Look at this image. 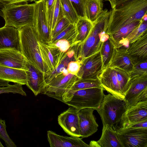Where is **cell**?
Returning <instances> with one entry per match:
<instances>
[{
	"mask_svg": "<svg viewBox=\"0 0 147 147\" xmlns=\"http://www.w3.org/2000/svg\"><path fill=\"white\" fill-rule=\"evenodd\" d=\"M147 13V0H125L110 11L106 33L110 35L125 25L142 20Z\"/></svg>",
	"mask_w": 147,
	"mask_h": 147,
	"instance_id": "6da1fadb",
	"label": "cell"
},
{
	"mask_svg": "<svg viewBox=\"0 0 147 147\" xmlns=\"http://www.w3.org/2000/svg\"><path fill=\"white\" fill-rule=\"evenodd\" d=\"M110 11L103 10L101 15L93 23V27L88 36L82 43L71 47L74 52L76 60L81 62L85 58L99 51L103 42L101 36L106 32L108 26Z\"/></svg>",
	"mask_w": 147,
	"mask_h": 147,
	"instance_id": "7a4b0ae2",
	"label": "cell"
},
{
	"mask_svg": "<svg viewBox=\"0 0 147 147\" xmlns=\"http://www.w3.org/2000/svg\"><path fill=\"white\" fill-rule=\"evenodd\" d=\"M20 52L27 61L46 76L50 73L41 55L38 42L40 40L36 28L25 26L19 30Z\"/></svg>",
	"mask_w": 147,
	"mask_h": 147,
	"instance_id": "3957f363",
	"label": "cell"
},
{
	"mask_svg": "<svg viewBox=\"0 0 147 147\" xmlns=\"http://www.w3.org/2000/svg\"><path fill=\"white\" fill-rule=\"evenodd\" d=\"M5 26L18 30L26 26L35 27V3L20 2L4 5L1 9Z\"/></svg>",
	"mask_w": 147,
	"mask_h": 147,
	"instance_id": "277c9868",
	"label": "cell"
},
{
	"mask_svg": "<svg viewBox=\"0 0 147 147\" xmlns=\"http://www.w3.org/2000/svg\"><path fill=\"white\" fill-rule=\"evenodd\" d=\"M104 90L124 100L130 83L129 73L115 67H109L98 78Z\"/></svg>",
	"mask_w": 147,
	"mask_h": 147,
	"instance_id": "5b68a950",
	"label": "cell"
},
{
	"mask_svg": "<svg viewBox=\"0 0 147 147\" xmlns=\"http://www.w3.org/2000/svg\"><path fill=\"white\" fill-rule=\"evenodd\" d=\"M128 108L126 102L111 94L104 95L102 101L96 110L99 115L103 126H108L116 131Z\"/></svg>",
	"mask_w": 147,
	"mask_h": 147,
	"instance_id": "8992f818",
	"label": "cell"
},
{
	"mask_svg": "<svg viewBox=\"0 0 147 147\" xmlns=\"http://www.w3.org/2000/svg\"><path fill=\"white\" fill-rule=\"evenodd\" d=\"M104 90L102 87L79 90L69 95L64 103L78 111L88 108L96 110L103 100Z\"/></svg>",
	"mask_w": 147,
	"mask_h": 147,
	"instance_id": "52a82bcc",
	"label": "cell"
},
{
	"mask_svg": "<svg viewBox=\"0 0 147 147\" xmlns=\"http://www.w3.org/2000/svg\"><path fill=\"white\" fill-rule=\"evenodd\" d=\"M79 79L71 74H61L46 84L42 93L63 102V96Z\"/></svg>",
	"mask_w": 147,
	"mask_h": 147,
	"instance_id": "ba28073f",
	"label": "cell"
},
{
	"mask_svg": "<svg viewBox=\"0 0 147 147\" xmlns=\"http://www.w3.org/2000/svg\"><path fill=\"white\" fill-rule=\"evenodd\" d=\"M124 100L128 108L139 101L147 100V74L130 80Z\"/></svg>",
	"mask_w": 147,
	"mask_h": 147,
	"instance_id": "9c48e42d",
	"label": "cell"
},
{
	"mask_svg": "<svg viewBox=\"0 0 147 147\" xmlns=\"http://www.w3.org/2000/svg\"><path fill=\"white\" fill-rule=\"evenodd\" d=\"M116 132L123 147H147V128L121 127Z\"/></svg>",
	"mask_w": 147,
	"mask_h": 147,
	"instance_id": "30bf717a",
	"label": "cell"
},
{
	"mask_svg": "<svg viewBox=\"0 0 147 147\" xmlns=\"http://www.w3.org/2000/svg\"><path fill=\"white\" fill-rule=\"evenodd\" d=\"M35 27L40 41L49 44L51 41V34L47 16L45 5L43 0L35 1Z\"/></svg>",
	"mask_w": 147,
	"mask_h": 147,
	"instance_id": "8fae6325",
	"label": "cell"
},
{
	"mask_svg": "<svg viewBox=\"0 0 147 147\" xmlns=\"http://www.w3.org/2000/svg\"><path fill=\"white\" fill-rule=\"evenodd\" d=\"M103 71L100 51L84 59L77 76L79 79L98 78Z\"/></svg>",
	"mask_w": 147,
	"mask_h": 147,
	"instance_id": "7c38bea8",
	"label": "cell"
},
{
	"mask_svg": "<svg viewBox=\"0 0 147 147\" xmlns=\"http://www.w3.org/2000/svg\"><path fill=\"white\" fill-rule=\"evenodd\" d=\"M78 111L70 106L58 116L57 120L59 124L67 134L80 137Z\"/></svg>",
	"mask_w": 147,
	"mask_h": 147,
	"instance_id": "4fadbf2b",
	"label": "cell"
},
{
	"mask_svg": "<svg viewBox=\"0 0 147 147\" xmlns=\"http://www.w3.org/2000/svg\"><path fill=\"white\" fill-rule=\"evenodd\" d=\"M147 120V100L138 102L129 107L121 121V127Z\"/></svg>",
	"mask_w": 147,
	"mask_h": 147,
	"instance_id": "5bb4252c",
	"label": "cell"
},
{
	"mask_svg": "<svg viewBox=\"0 0 147 147\" xmlns=\"http://www.w3.org/2000/svg\"><path fill=\"white\" fill-rule=\"evenodd\" d=\"M92 108H85L78 111L80 137L87 138L98 130V125L93 113Z\"/></svg>",
	"mask_w": 147,
	"mask_h": 147,
	"instance_id": "9a60e30c",
	"label": "cell"
},
{
	"mask_svg": "<svg viewBox=\"0 0 147 147\" xmlns=\"http://www.w3.org/2000/svg\"><path fill=\"white\" fill-rule=\"evenodd\" d=\"M38 44L42 59L50 73L58 66L65 53L61 52L53 44H46L40 40Z\"/></svg>",
	"mask_w": 147,
	"mask_h": 147,
	"instance_id": "2e32d148",
	"label": "cell"
},
{
	"mask_svg": "<svg viewBox=\"0 0 147 147\" xmlns=\"http://www.w3.org/2000/svg\"><path fill=\"white\" fill-rule=\"evenodd\" d=\"M126 51L134 65L147 61V31L129 44Z\"/></svg>",
	"mask_w": 147,
	"mask_h": 147,
	"instance_id": "e0dca14e",
	"label": "cell"
},
{
	"mask_svg": "<svg viewBox=\"0 0 147 147\" xmlns=\"http://www.w3.org/2000/svg\"><path fill=\"white\" fill-rule=\"evenodd\" d=\"M28 61L20 51L8 49L0 50V64L15 69L26 71Z\"/></svg>",
	"mask_w": 147,
	"mask_h": 147,
	"instance_id": "ac0fdd59",
	"label": "cell"
},
{
	"mask_svg": "<svg viewBox=\"0 0 147 147\" xmlns=\"http://www.w3.org/2000/svg\"><path fill=\"white\" fill-rule=\"evenodd\" d=\"M10 49L20 51L19 30L5 26L0 28V50Z\"/></svg>",
	"mask_w": 147,
	"mask_h": 147,
	"instance_id": "d6986e66",
	"label": "cell"
},
{
	"mask_svg": "<svg viewBox=\"0 0 147 147\" xmlns=\"http://www.w3.org/2000/svg\"><path fill=\"white\" fill-rule=\"evenodd\" d=\"M47 134L51 147H89L80 137L60 135L50 130L47 131Z\"/></svg>",
	"mask_w": 147,
	"mask_h": 147,
	"instance_id": "ffe728a7",
	"label": "cell"
},
{
	"mask_svg": "<svg viewBox=\"0 0 147 147\" xmlns=\"http://www.w3.org/2000/svg\"><path fill=\"white\" fill-rule=\"evenodd\" d=\"M28 69L26 71L27 83L26 85L35 96L43 92L46 83L45 74L35 68L28 62Z\"/></svg>",
	"mask_w": 147,
	"mask_h": 147,
	"instance_id": "44dd1931",
	"label": "cell"
},
{
	"mask_svg": "<svg viewBox=\"0 0 147 147\" xmlns=\"http://www.w3.org/2000/svg\"><path fill=\"white\" fill-rule=\"evenodd\" d=\"M124 46L116 48L114 56L109 67H115L130 73L134 66Z\"/></svg>",
	"mask_w": 147,
	"mask_h": 147,
	"instance_id": "7402d4cb",
	"label": "cell"
},
{
	"mask_svg": "<svg viewBox=\"0 0 147 147\" xmlns=\"http://www.w3.org/2000/svg\"><path fill=\"white\" fill-rule=\"evenodd\" d=\"M0 79L9 82L26 85L27 77L26 71L13 68L0 64Z\"/></svg>",
	"mask_w": 147,
	"mask_h": 147,
	"instance_id": "603a6c76",
	"label": "cell"
},
{
	"mask_svg": "<svg viewBox=\"0 0 147 147\" xmlns=\"http://www.w3.org/2000/svg\"><path fill=\"white\" fill-rule=\"evenodd\" d=\"M97 142L99 147H123L116 131L107 126H103L101 137Z\"/></svg>",
	"mask_w": 147,
	"mask_h": 147,
	"instance_id": "cb8c5ba5",
	"label": "cell"
},
{
	"mask_svg": "<svg viewBox=\"0 0 147 147\" xmlns=\"http://www.w3.org/2000/svg\"><path fill=\"white\" fill-rule=\"evenodd\" d=\"M75 25L77 34L71 47L83 42L88 36L93 27V23L85 18H80Z\"/></svg>",
	"mask_w": 147,
	"mask_h": 147,
	"instance_id": "d4e9b609",
	"label": "cell"
},
{
	"mask_svg": "<svg viewBox=\"0 0 147 147\" xmlns=\"http://www.w3.org/2000/svg\"><path fill=\"white\" fill-rule=\"evenodd\" d=\"M142 20L134 21L127 24L109 35L114 42L116 48L121 46L127 36L140 25Z\"/></svg>",
	"mask_w": 147,
	"mask_h": 147,
	"instance_id": "484cf974",
	"label": "cell"
},
{
	"mask_svg": "<svg viewBox=\"0 0 147 147\" xmlns=\"http://www.w3.org/2000/svg\"><path fill=\"white\" fill-rule=\"evenodd\" d=\"M116 49L115 45L110 36L102 42L99 51L102 63L103 70L109 66Z\"/></svg>",
	"mask_w": 147,
	"mask_h": 147,
	"instance_id": "4316f807",
	"label": "cell"
},
{
	"mask_svg": "<svg viewBox=\"0 0 147 147\" xmlns=\"http://www.w3.org/2000/svg\"><path fill=\"white\" fill-rule=\"evenodd\" d=\"M103 3L101 0H86L85 5L86 18L92 23L103 11Z\"/></svg>",
	"mask_w": 147,
	"mask_h": 147,
	"instance_id": "83f0119b",
	"label": "cell"
},
{
	"mask_svg": "<svg viewBox=\"0 0 147 147\" xmlns=\"http://www.w3.org/2000/svg\"><path fill=\"white\" fill-rule=\"evenodd\" d=\"M75 60L74 51L71 48H70L65 53L56 67L48 75L45 76L46 84L57 75L62 73L63 69L67 68L68 64L70 61Z\"/></svg>",
	"mask_w": 147,
	"mask_h": 147,
	"instance_id": "f1b7e54d",
	"label": "cell"
},
{
	"mask_svg": "<svg viewBox=\"0 0 147 147\" xmlns=\"http://www.w3.org/2000/svg\"><path fill=\"white\" fill-rule=\"evenodd\" d=\"M101 87V84L98 78L79 79L75 83L69 90L63 96V102L64 103L68 96L75 91L81 89Z\"/></svg>",
	"mask_w": 147,
	"mask_h": 147,
	"instance_id": "f546056e",
	"label": "cell"
},
{
	"mask_svg": "<svg viewBox=\"0 0 147 147\" xmlns=\"http://www.w3.org/2000/svg\"><path fill=\"white\" fill-rule=\"evenodd\" d=\"M147 31V16L146 14L140 25L131 32L125 38L121 46L127 48L129 44L134 41L144 32Z\"/></svg>",
	"mask_w": 147,
	"mask_h": 147,
	"instance_id": "4dcf8cb0",
	"label": "cell"
},
{
	"mask_svg": "<svg viewBox=\"0 0 147 147\" xmlns=\"http://www.w3.org/2000/svg\"><path fill=\"white\" fill-rule=\"evenodd\" d=\"M60 2L64 17L71 24L75 25L79 17L71 2L69 0H60Z\"/></svg>",
	"mask_w": 147,
	"mask_h": 147,
	"instance_id": "1f68e13d",
	"label": "cell"
},
{
	"mask_svg": "<svg viewBox=\"0 0 147 147\" xmlns=\"http://www.w3.org/2000/svg\"><path fill=\"white\" fill-rule=\"evenodd\" d=\"M77 34L75 25L70 24L64 30L51 40L49 44H54L59 40L65 39L69 42L71 47L76 38Z\"/></svg>",
	"mask_w": 147,
	"mask_h": 147,
	"instance_id": "d6a6232c",
	"label": "cell"
},
{
	"mask_svg": "<svg viewBox=\"0 0 147 147\" xmlns=\"http://www.w3.org/2000/svg\"><path fill=\"white\" fill-rule=\"evenodd\" d=\"M147 74V61L136 63L134 65L129 73L130 80Z\"/></svg>",
	"mask_w": 147,
	"mask_h": 147,
	"instance_id": "836d02e7",
	"label": "cell"
},
{
	"mask_svg": "<svg viewBox=\"0 0 147 147\" xmlns=\"http://www.w3.org/2000/svg\"><path fill=\"white\" fill-rule=\"evenodd\" d=\"M22 85L15 83L13 85L9 84L7 86L0 87V94L3 93H13L18 94L26 96V93L23 90Z\"/></svg>",
	"mask_w": 147,
	"mask_h": 147,
	"instance_id": "e575fe53",
	"label": "cell"
},
{
	"mask_svg": "<svg viewBox=\"0 0 147 147\" xmlns=\"http://www.w3.org/2000/svg\"><path fill=\"white\" fill-rule=\"evenodd\" d=\"M5 120L0 119V137L5 142L7 147H16V145L10 138L6 130Z\"/></svg>",
	"mask_w": 147,
	"mask_h": 147,
	"instance_id": "d590c367",
	"label": "cell"
},
{
	"mask_svg": "<svg viewBox=\"0 0 147 147\" xmlns=\"http://www.w3.org/2000/svg\"><path fill=\"white\" fill-rule=\"evenodd\" d=\"M70 24L68 20L64 17L59 20L55 24L52 32L51 40L64 30Z\"/></svg>",
	"mask_w": 147,
	"mask_h": 147,
	"instance_id": "8d00e7d4",
	"label": "cell"
},
{
	"mask_svg": "<svg viewBox=\"0 0 147 147\" xmlns=\"http://www.w3.org/2000/svg\"><path fill=\"white\" fill-rule=\"evenodd\" d=\"M45 5L47 16L51 35L53 15L56 0H43Z\"/></svg>",
	"mask_w": 147,
	"mask_h": 147,
	"instance_id": "74e56055",
	"label": "cell"
},
{
	"mask_svg": "<svg viewBox=\"0 0 147 147\" xmlns=\"http://www.w3.org/2000/svg\"><path fill=\"white\" fill-rule=\"evenodd\" d=\"M63 17L60 0H56L53 13L51 34L57 22Z\"/></svg>",
	"mask_w": 147,
	"mask_h": 147,
	"instance_id": "f35d334b",
	"label": "cell"
},
{
	"mask_svg": "<svg viewBox=\"0 0 147 147\" xmlns=\"http://www.w3.org/2000/svg\"><path fill=\"white\" fill-rule=\"evenodd\" d=\"M80 18H86L85 5L86 0H69Z\"/></svg>",
	"mask_w": 147,
	"mask_h": 147,
	"instance_id": "ab89813d",
	"label": "cell"
},
{
	"mask_svg": "<svg viewBox=\"0 0 147 147\" xmlns=\"http://www.w3.org/2000/svg\"><path fill=\"white\" fill-rule=\"evenodd\" d=\"M81 63V62L79 60L70 61L68 63L67 67L69 73L76 76L80 70Z\"/></svg>",
	"mask_w": 147,
	"mask_h": 147,
	"instance_id": "60d3db41",
	"label": "cell"
},
{
	"mask_svg": "<svg viewBox=\"0 0 147 147\" xmlns=\"http://www.w3.org/2000/svg\"><path fill=\"white\" fill-rule=\"evenodd\" d=\"M53 44L58 48L61 52L63 53L66 52L71 47L69 42L65 39L59 40Z\"/></svg>",
	"mask_w": 147,
	"mask_h": 147,
	"instance_id": "b9f144b4",
	"label": "cell"
},
{
	"mask_svg": "<svg viewBox=\"0 0 147 147\" xmlns=\"http://www.w3.org/2000/svg\"><path fill=\"white\" fill-rule=\"evenodd\" d=\"M121 128L126 129H132L140 128H147V120L134 123L127 125L124 127Z\"/></svg>",
	"mask_w": 147,
	"mask_h": 147,
	"instance_id": "7bdbcfd3",
	"label": "cell"
},
{
	"mask_svg": "<svg viewBox=\"0 0 147 147\" xmlns=\"http://www.w3.org/2000/svg\"><path fill=\"white\" fill-rule=\"evenodd\" d=\"M35 0H0V3L3 5L20 2L28 3V1H35Z\"/></svg>",
	"mask_w": 147,
	"mask_h": 147,
	"instance_id": "ee69618b",
	"label": "cell"
},
{
	"mask_svg": "<svg viewBox=\"0 0 147 147\" xmlns=\"http://www.w3.org/2000/svg\"><path fill=\"white\" fill-rule=\"evenodd\" d=\"M108 1L112 9L114 8L117 5L125 0H107Z\"/></svg>",
	"mask_w": 147,
	"mask_h": 147,
	"instance_id": "f6af8a7d",
	"label": "cell"
},
{
	"mask_svg": "<svg viewBox=\"0 0 147 147\" xmlns=\"http://www.w3.org/2000/svg\"><path fill=\"white\" fill-rule=\"evenodd\" d=\"M9 82L8 81L0 79V87L8 86L9 85Z\"/></svg>",
	"mask_w": 147,
	"mask_h": 147,
	"instance_id": "bcb514c9",
	"label": "cell"
},
{
	"mask_svg": "<svg viewBox=\"0 0 147 147\" xmlns=\"http://www.w3.org/2000/svg\"><path fill=\"white\" fill-rule=\"evenodd\" d=\"M89 147H99L97 141H91L90 142L89 144Z\"/></svg>",
	"mask_w": 147,
	"mask_h": 147,
	"instance_id": "7dc6e473",
	"label": "cell"
},
{
	"mask_svg": "<svg viewBox=\"0 0 147 147\" xmlns=\"http://www.w3.org/2000/svg\"><path fill=\"white\" fill-rule=\"evenodd\" d=\"M0 138H1L0 137ZM0 147H4L3 146L1 143V142L0 141Z\"/></svg>",
	"mask_w": 147,
	"mask_h": 147,
	"instance_id": "c3c4849f",
	"label": "cell"
},
{
	"mask_svg": "<svg viewBox=\"0 0 147 147\" xmlns=\"http://www.w3.org/2000/svg\"><path fill=\"white\" fill-rule=\"evenodd\" d=\"M101 0V1H103V0Z\"/></svg>",
	"mask_w": 147,
	"mask_h": 147,
	"instance_id": "681fc988",
	"label": "cell"
}]
</instances>
